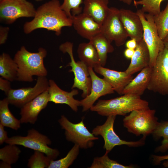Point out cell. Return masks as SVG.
I'll return each instance as SVG.
<instances>
[{"instance_id": "cell-1", "label": "cell", "mask_w": 168, "mask_h": 168, "mask_svg": "<svg viewBox=\"0 0 168 168\" xmlns=\"http://www.w3.org/2000/svg\"><path fill=\"white\" fill-rule=\"evenodd\" d=\"M58 0H50L39 7L31 21L26 22L23 29L29 34L38 29H45L54 31L59 36L64 27L72 26V18L68 17L61 8Z\"/></svg>"}, {"instance_id": "cell-2", "label": "cell", "mask_w": 168, "mask_h": 168, "mask_svg": "<svg viewBox=\"0 0 168 168\" xmlns=\"http://www.w3.org/2000/svg\"><path fill=\"white\" fill-rule=\"evenodd\" d=\"M47 54L46 50L43 48H39L37 52L32 53L22 46L13 58L18 67L17 80L31 82L33 81V76L46 77L47 71L44 60Z\"/></svg>"}, {"instance_id": "cell-3", "label": "cell", "mask_w": 168, "mask_h": 168, "mask_svg": "<svg viewBox=\"0 0 168 168\" xmlns=\"http://www.w3.org/2000/svg\"><path fill=\"white\" fill-rule=\"evenodd\" d=\"M149 105L148 102L142 99L140 96L127 94L108 100H99L90 110L107 117L124 116L134 110L149 108Z\"/></svg>"}, {"instance_id": "cell-4", "label": "cell", "mask_w": 168, "mask_h": 168, "mask_svg": "<svg viewBox=\"0 0 168 168\" xmlns=\"http://www.w3.org/2000/svg\"><path fill=\"white\" fill-rule=\"evenodd\" d=\"M156 110L147 109L132 111L123 119V125L128 131L136 136L143 137L152 134L159 122L155 116Z\"/></svg>"}, {"instance_id": "cell-5", "label": "cell", "mask_w": 168, "mask_h": 168, "mask_svg": "<svg viewBox=\"0 0 168 168\" xmlns=\"http://www.w3.org/2000/svg\"><path fill=\"white\" fill-rule=\"evenodd\" d=\"M5 142L7 144L21 145L42 152L52 161L56 159L59 154L58 149L49 146L51 144L52 141L47 136L34 128L29 130L26 136H12L9 138Z\"/></svg>"}, {"instance_id": "cell-6", "label": "cell", "mask_w": 168, "mask_h": 168, "mask_svg": "<svg viewBox=\"0 0 168 168\" xmlns=\"http://www.w3.org/2000/svg\"><path fill=\"white\" fill-rule=\"evenodd\" d=\"M73 47L72 43L67 41L60 45L59 49L64 53H68L70 58L71 61L67 66L71 67L69 72H72L74 75V82L72 89L77 88L82 90V97L84 98L90 93L91 80L88 67L80 60L75 61L73 55Z\"/></svg>"}, {"instance_id": "cell-7", "label": "cell", "mask_w": 168, "mask_h": 168, "mask_svg": "<svg viewBox=\"0 0 168 168\" xmlns=\"http://www.w3.org/2000/svg\"><path fill=\"white\" fill-rule=\"evenodd\" d=\"M141 21L143 29V39L149 52V66L152 67L160 52L165 48L162 40L159 36L153 19V16L145 13L141 9L136 12Z\"/></svg>"}, {"instance_id": "cell-8", "label": "cell", "mask_w": 168, "mask_h": 168, "mask_svg": "<svg viewBox=\"0 0 168 168\" xmlns=\"http://www.w3.org/2000/svg\"><path fill=\"white\" fill-rule=\"evenodd\" d=\"M58 122L62 128L65 130L66 140L78 145L80 148H91L94 145V141L99 139L87 129L83 119L80 122L74 124L62 115Z\"/></svg>"}, {"instance_id": "cell-9", "label": "cell", "mask_w": 168, "mask_h": 168, "mask_svg": "<svg viewBox=\"0 0 168 168\" xmlns=\"http://www.w3.org/2000/svg\"><path fill=\"white\" fill-rule=\"evenodd\" d=\"M116 116L110 115L102 125H98L92 130V133L95 136L100 135L104 141L103 146L106 152L109 153L116 146L125 145L130 147H138L145 144L146 138L142 137L136 141H128L121 139L115 133L114 125Z\"/></svg>"}, {"instance_id": "cell-10", "label": "cell", "mask_w": 168, "mask_h": 168, "mask_svg": "<svg viewBox=\"0 0 168 168\" xmlns=\"http://www.w3.org/2000/svg\"><path fill=\"white\" fill-rule=\"evenodd\" d=\"M36 11L32 3L27 0L0 2V21L7 24H11L21 17H34Z\"/></svg>"}, {"instance_id": "cell-11", "label": "cell", "mask_w": 168, "mask_h": 168, "mask_svg": "<svg viewBox=\"0 0 168 168\" xmlns=\"http://www.w3.org/2000/svg\"><path fill=\"white\" fill-rule=\"evenodd\" d=\"M147 89L168 95V49L165 48L160 52L152 67Z\"/></svg>"}, {"instance_id": "cell-12", "label": "cell", "mask_w": 168, "mask_h": 168, "mask_svg": "<svg viewBox=\"0 0 168 168\" xmlns=\"http://www.w3.org/2000/svg\"><path fill=\"white\" fill-rule=\"evenodd\" d=\"M111 43L117 47L125 43L128 36L119 17V9L109 8L108 13L101 25V32Z\"/></svg>"}, {"instance_id": "cell-13", "label": "cell", "mask_w": 168, "mask_h": 168, "mask_svg": "<svg viewBox=\"0 0 168 168\" xmlns=\"http://www.w3.org/2000/svg\"><path fill=\"white\" fill-rule=\"evenodd\" d=\"M49 87V80L46 77H39L34 87L11 89L6 95V97L10 104L21 108L41 93L48 90Z\"/></svg>"}, {"instance_id": "cell-14", "label": "cell", "mask_w": 168, "mask_h": 168, "mask_svg": "<svg viewBox=\"0 0 168 168\" xmlns=\"http://www.w3.org/2000/svg\"><path fill=\"white\" fill-rule=\"evenodd\" d=\"M88 69L91 86L89 94L80 100L83 112L90 110L100 97L113 94L115 91L113 88L105 80L96 75L93 68L89 67Z\"/></svg>"}, {"instance_id": "cell-15", "label": "cell", "mask_w": 168, "mask_h": 168, "mask_svg": "<svg viewBox=\"0 0 168 168\" xmlns=\"http://www.w3.org/2000/svg\"><path fill=\"white\" fill-rule=\"evenodd\" d=\"M49 102L48 90L41 93L21 108V123L34 124L40 112L47 106Z\"/></svg>"}, {"instance_id": "cell-16", "label": "cell", "mask_w": 168, "mask_h": 168, "mask_svg": "<svg viewBox=\"0 0 168 168\" xmlns=\"http://www.w3.org/2000/svg\"><path fill=\"white\" fill-rule=\"evenodd\" d=\"M49 87L48 90L49 95V102L56 104L68 105L73 111H77L78 107L81 106V101L76 100L74 96L78 94L77 89H73L70 92L63 90L52 79L49 80Z\"/></svg>"}, {"instance_id": "cell-17", "label": "cell", "mask_w": 168, "mask_h": 168, "mask_svg": "<svg viewBox=\"0 0 168 168\" xmlns=\"http://www.w3.org/2000/svg\"><path fill=\"white\" fill-rule=\"evenodd\" d=\"M96 72L102 76L105 80L113 88L114 91L122 95L125 86L133 78L132 75L128 74L125 71H118L105 68L101 65L93 68Z\"/></svg>"}, {"instance_id": "cell-18", "label": "cell", "mask_w": 168, "mask_h": 168, "mask_svg": "<svg viewBox=\"0 0 168 168\" xmlns=\"http://www.w3.org/2000/svg\"><path fill=\"white\" fill-rule=\"evenodd\" d=\"M72 26L80 36L89 41L101 32V25L83 13L72 16Z\"/></svg>"}, {"instance_id": "cell-19", "label": "cell", "mask_w": 168, "mask_h": 168, "mask_svg": "<svg viewBox=\"0 0 168 168\" xmlns=\"http://www.w3.org/2000/svg\"><path fill=\"white\" fill-rule=\"evenodd\" d=\"M120 19L128 37L138 41L143 38V29L140 19L132 11L124 8L119 9Z\"/></svg>"}, {"instance_id": "cell-20", "label": "cell", "mask_w": 168, "mask_h": 168, "mask_svg": "<svg viewBox=\"0 0 168 168\" xmlns=\"http://www.w3.org/2000/svg\"><path fill=\"white\" fill-rule=\"evenodd\" d=\"M131 59L130 63L125 71L128 74L132 75L149 66V52L143 38L137 42L134 55Z\"/></svg>"}, {"instance_id": "cell-21", "label": "cell", "mask_w": 168, "mask_h": 168, "mask_svg": "<svg viewBox=\"0 0 168 168\" xmlns=\"http://www.w3.org/2000/svg\"><path fill=\"white\" fill-rule=\"evenodd\" d=\"M83 13L102 25L109 10V0H83Z\"/></svg>"}, {"instance_id": "cell-22", "label": "cell", "mask_w": 168, "mask_h": 168, "mask_svg": "<svg viewBox=\"0 0 168 168\" xmlns=\"http://www.w3.org/2000/svg\"><path fill=\"white\" fill-rule=\"evenodd\" d=\"M152 68L149 66L142 69L124 89L122 95L132 94L140 96L149 85Z\"/></svg>"}, {"instance_id": "cell-23", "label": "cell", "mask_w": 168, "mask_h": 168, "mask_svg": "<svg viewBox=\"0 0 168 168\" xmlns=\"http://www.w3.org/2000/svg\"><path fill=\"white\" fill-rule=\"evenodd\" d=\"M77 53L80 60L84 63L88 67L93 68L101 65L97 51L90 41L88 43L80 44L77 48Z\"/></svg>"}, {"instance_id": "cell-24", "label": "cell", "mask_w": 168, "mask_h": 168, "mask_svg": "<svg viewBox=\"0 0 168 168\" xmlns=\"http://www.w3.org/2000/svg\"><path fill=\"white\" fill-rule=\"evenodd\" d=\"M89 41L97 51L101 65L104 67L106 63L108 54L113 52L114 50L111 42L101 32L95 35Z\"/></svg>"}, {"instance_id": "cell-25", "label": "cell", "mask_w": 168, "mask_h": 168, "mask_svg": "<svg viewBox=\"0 0 168 168\" xmlns=\"http://www.w3.org/2000/svg\"><path fill=\"white\" fill-rule=\"evenodd\" d=\"M18 67L14 59L7 54L0 56V75L10 82L17 80Z\"/></svg>"}, {"instance_id": "cell-26", "label": "cell", "mask_w": 168, "mask_h": 168, "mask_svg": "<svg viewBox=\"0 0 168 168\" xmlns=\"http://www.w3.org/2000/svg\"><path fill=\"white\" fill-rule=\"evenodd\" d=\"M7 97L0 101V124L4 127L17 130L21 127L20 119L16 118L10 111Z\"/></svg>"}, {"instance_id": "cell-27", "label": "cell", "mask_w": 168, "mask_h": 168, "mask_svg": "<svg viewBox=\"0 0 168 168\" xmlns=\"http://www.w3.org/2000/svg\"><path fill=\"white\" fill-rule=\"evenodd\" d=\"M154 139L157 140L163 138L161 145L155 150L156 152H165L168 150V121L159 122L156 128L152 134Z\"/></svg>"}, {"instance_id": "cell-28", "label": "cell", "mask_w": 168, "mask_h": 168, "mask_svg": "<svg viewBox=\"0 0 168 168\" xmlns=\"http://www.w3.org/2000/svg\"><path fill=\"white\" fill-rule=\"evenodd\" d=\"M80 148L78 145L74 144L65 157L58 160L52 161L48 168H68L77 159Z\"/></svg>"}, {"instance_id": "cell-29", "label": "cell", "mask_w": 168, "mask_h": 168, "mask_svg": "<svg viewBox=\"0 0 168 168\" xmlns=\"http://www.w3.org/2000/svg\"><path fill=\"white\" fill-rule=\"evenodd\" d=\"M153 19L158 35L163 40L168 35V3L164 10L153 16Z\"/></svg>"}, {"instance_id": "cell-30", "label": "cell", "mask_w": 168, "mask_h": 168, "mask_svg": "<svg viewBox=\"0 0 168 168\" xmlns=\"http://www.w3.org/2000/svg\"><path fill=\"white\" fill-rule=\"evenodd\" d=\"M21 152L16 145L8 144L0 149V159L11 165L17 161Z\"/></svg>"}, {"instance_id": "cell-31", "label": "cell", "mask_w": 168, "mask_h": 168, "mask_svg": "<svg viewBox=\"0 0 168 168\" xmlns=\"http://www.w3.org/2000/svg\"><path fill=\"white\" fill-rule=\"evenodd\" d=\"M108 153L100 157H95L89 168H133L132 165L125 166L117 161L110 159L108 156Z\"/></svg>"}, {"instance_id": "cell-32", "label": "cell", "mask_w": 168, "mask_h": 168, "mask_svg": "<svg viewBox=\"0 0 168 168\" xmlns=\"http://www.w3.org/2000/svg\"><path fill=\"white\" fill-rule=\"evenodd\" d=\"M51 161L43 152L35 151L28 160L27 166L30 168H48Z\"/></svg>"}, {"instance_id": "cell-33", "label": "cell", "mask_w": 168, "mask_h": 168, "mask_svg": "<svg viewBox=\"0 0 168 168\" xmlns=\"http://www.w3.org/2000/svg\"><path fill=\"white\" fill-rule=\"evenodd\" d=\"M163 0H133V4L136 7L138 5H142L141 9L144 12L154 16L160 12V4Z\"/></svg>"}, {"instance_id": "cell-34", "label": "cell", "mask_w": 168, "mask_h": 168, "mask_svg": "<svg viewBox=\"0 0 168 168\" xmlns=\"http://www.w3.org/2000/svg\"><path fill=\"white\" fill-rule=\"evenodd\" d=\"M83 0H63L61 8L67 16L72 18L74 16L81 13L82 9L81 4Z\"/></svg>"}, {"instance_id": "cell-35", "label": "cell", "mask_w": 168, "mask_h": 168, "mask_svg": "<svg viewBox=\"0 0 168 168\" xmlns=\"http://www.w3.org/2000/svg\"><path fill=\"white\" fill-rule=\"evenodd\" d=\"M10 82L2 77H0V89L4 91L6 95L12 89Z\"/></svg>"}, {"instance_id": "cell-36", "label": "cell", "mask_w": 168, "mask_h": 168, "mask_svg": "<svg viewBox=\"0 0 168 168\" xmlns=\"http://www.w3.org/2000/svg\"><path fill=\"white\" fill-rule=\"evenodd\" d=\"M9 28L1 26L0 27V44L5 43L6 41L9 31Z\"/></svg>"}, {"instance_id": "cell-37", "label": "cell", "mask_w": 168, "mask_h": 168, "mask_svg": "<svg viewBox=\"0 0 168 168\" xmlns=\"http://www.w3.org/2000/svg\"><path fill=\"white\" fill-rule=\"evenodd\" d=\"M4 127L0 124V145H2L9 138L7 132L5 130Z\"/></svg>"}, {"instance_id": "cell-38", "label": "cell", "mask_w": 168, "mask_h": 168, "mask_svg": "<svg viewBox=\"0 0 168 168\" xmlns=\"http://www.w3.org/2000/svg\"><path fill=\"white\" fill-rule=\"evenodd\" d=\"M152 160L156 165H159L161 162L164 160H168V155L164 156H152Z\"/></svg>"}, {"instance_id": "cell-39", "label": "cell", "mask_w": 168, "mask_h": 168, "mask_svg": "<svg viewBox=\"0 0 168 168\" xmlns=\"http://www.w3.org/2000/svg\"><path fill=\"white\" fill-rule=\"evenodd\" d=\"M125 44L127 48L135 49L137 45V41L135 39H132L126 41Z\"/></svg>"}, {"instance_id": "cell-40", "label": "cell", "mask_w": 168, "mask_h": 168, "mask_svg": "<svg viewBox=\"0 0 168 168\" xmlns=\"http://www.w3.org/2000/svg\"><path fill=\"white\" fill-rule=\"evenodd\" d=\"M135 52V49L127 48L124 51L125 57L128 59H131L133 57Z\"/></svg>"}, {"instance_id": "cell-41", "label": "cell", "mask_w": 168, "mask_h": 168, "mask_svg": "<svg viewBox=\"0 0 168 168\" xmlns=\"http://www.w3.org/2000/svg\"><path fill=\"white\" fill-rule=\"evenodd\" d=\"M0 168H11V165L3 161L0 162Z\"/></svg>"}, {"instance_id": "cell-42", "label": "cell", "mask_w": 168, "mask_h": 168, "mask_svg": "<svg viewBox=\"0 0 168 168\" xmlns=\"http://www.w3.org/2000/svg\"><path fill=\"white\" fill-rule=\"evenodd\" d=\"M163 40L165 48L168 49V35Z\"/></svg>"}, {"instance_id": "cell-43", "label": "cell", "mask_w": 168, "mask_h": 168, "mask_svg": "<svg viewBox=\"0 0 168 168\" xmlns=\"http://www.w3.org/2000/svg\"><path fill=\"white\" fill-rule=\"evenodd\" d=\"M128 5H130L132 1V0H118Z\"/></svg>"}, {"instance_id": "cell-44", "label": "cell", "mask_w": 168, "mask_h": 168, "mask_svg": "<svg viewBox=\"0 0 168 168\" xmlns=\"http://www.w3.org/2000/svg\"><path fill=\"white\" fill-rule=\"evenodd\" d=\"M163 165L165 167L168 168V160H167V161H164L163 164Z\"/></svg>"}, {"instance_id": "cell-45", "label": "cell", "mask_w": 168, "mask_h": 168, "mask_svg": "<svg viewBox=\"0 0 168 168\" xmlns=\"http://www.w3.org/2000/svg\"><path fill=\"white\" fill-rule=\"evenodd\" d=\"M34 0L37 2H40V1H42L43 0Z\"/></svg>"}, {"instance_id": "cell-46", "label": "cell", "mask_w": 168, "mask_h": 168, "mask_svg": "<svg viewBox=\"0 0 168 168\" xmlns=\"http://www.w3.org/2000/svg\"><path fill=\"white\" fill-rule=\"evenodd\" d=\"M3 0H0V2H1V1H3Z\"/></svg>"}, {"instance_id": "cell-47", "label": "cell", "mask_w": 168, "mask_h": 168, "mask_svg": "<svg viewBox=\"0 0 168 168\" xmlns=\"http://www.w3.org/2000/svg\"></svg>"}]
</instances>
